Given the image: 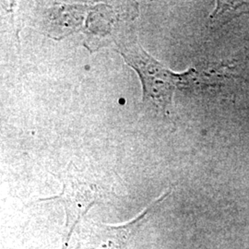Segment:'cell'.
<instances>
[{
	"label": "cell",
	"mask_w": 249,
	"mask_h": 249,
	"mask_svg": "<svg viewBox=\"0 0 249 249\" xmlns=\"http://www.w3.org/2000/svg\"><path fill=\"white\" fill-rule=\"evenodd\" d=\"M116 43L124 61L140 76L143 101L160 108L164 113L171 106L175 89L196 76L193 69L184 73L171 71L147 53L134 36L118 37Z\"/></svg>",
	"instance_id": "cell-1"
},
{
	"label": "cell",
	"mask_w": 249,
	"mask_h": 249,
	"mask_svg": "<svg viewBox=\"0 0 249 249\" xmlns=\"http://www.w3.org/2000/svg\"><path fill=\"white\" fill-rule=\"evenodd\" d=\"M133 227L93 225L82 239L85 249H123L130 238Z\"/></svg>",
	"instance_id": "cell-3"
},
{
	"label": "cell",
	"mask_w": 249,
	"mask_h": 249,
	"mask_svg": "<svg viewBox=\"0 0 249 249\" xmlns=\"http://www.w3.org/2000/svg\"><path fill=\"white\" fill-rule=\"evenodd\" d=\"M63 187L62 194L58 197L62 199L69 219L71 220L79 219L98 197L97 187L79 176L69 175Z\"/></svg>",
	"instance_id": "cell-2"
}]
</instances>
